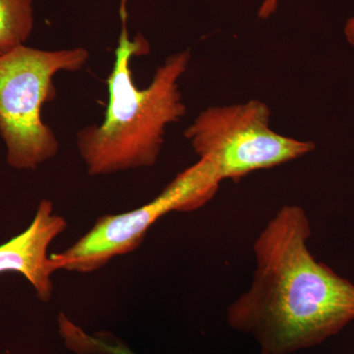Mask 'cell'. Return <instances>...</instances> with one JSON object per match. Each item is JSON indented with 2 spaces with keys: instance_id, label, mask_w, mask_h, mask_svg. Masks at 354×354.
<instances>
[{
  "instance_id": "cell-1",
  "label": "cell",
  "mask_w": 354,
  "mask_h": 354,
  "mask_svg": "<svg viewBox=\"0 0 354 354\" xmlns=\"http://www.w3.org/2000/svg\"><path fill=\"white\" fill-rule=\"evenodd\" d=\"M311 234L304 209L285 205L254 243L252 283L227 307V321L261 354L314 348L354 320V285L312 255Z\"/></svg>"
},
{
  "instance_id": "cell-2",
  "label": "cell",
  "mask_w": 354,
  "mask_h": 354,
  "mask_svg": "<svg viewBox=\"0 0 354 354\" xmlns=\"http://www.w3.org/2000/svg\"><path fill=\"white\" fill-rule=\"evenodd\" d=\"M127 1H121V32L108 78L104 120L76 134L79 155L92 176L153 167L162 152L167 127L186 113L178 81L190 64V50L169 55L156 70L148 87H137L130 62L147 55L150 44L141 34L130 39Z\"/></svg>"
},
{
  "instance_id": "cell-3",
  "label": "cell",
  "mask_w": 354,
  "mask_h": 354,
  "mask_svg": "<svg viewBox=\"0 0 354 354\" xmlns=\"http://www.w3.org/2000/svg\"><path fill=\"white\" fill-rule=\"evenodd\" d=\"M88 57L81 46L44 50L25 44L0 55V136L10 167L36 169L57 155L59 143L41 109L57 97L55 74L80 71Z\"/></svg>"
},
{
  "instance_id": "cell-4",
  "label": "cell",
  "mask_w": 354,
  "mask_h": 354,
  "mask_svg": "<svg viewBox=\"0 0 354 354\" xmlns=\"http://www.w3.org/2000/svg\"><path fill=\"white\" fill-rule=\"evenodd\" d=\"M184 136L200 158L209 160L225 179L241 178L286 164L315 149L312 142L279 134L271 128V109L251 100L205 109Z\"/></svg>"
},
{
  "instance_id": "cell-5",
  "label": "cell",
  "mask_w": 354,
  "mask_h": 354,
  "mask_svg": "<svg viewBox=\"0 0 354 354\" xmlns=\"http://www.w3.org/2000/svg\"><path fill=\"white\" fill-rule=\"evenodd\" d=\"M221 183L213 164L204 158L165 186L155 199L118 215L100 216L87 234L64 252L51 254L55 269L93 272L118 256L136 250L153 223L172 212H192L215 196Z\"/></svg>"
},
{
  "instance_id": "cell-6",
  "label": "cell",
  "mask_w": 354,
  "mask_h": 354,
  "mask_svg": "<svg viewBox=\"0 0 354 354\" xmlns=\"http://www.w3.org/2000/svg\"><path fill=\"white\" fill-rule=\"evenodd\" d=\"M66 227V220L55 213L53 203L41 200L30 227L0 245V274L20 272L34 286L39 300L50 301L53 291L51 274L57 269L48 256V247Z\"/></svg>"
},
{
  "instance_id": "cell-7",
  "label": "cell",
  "mask_w": 354,
  "mask_h": 354,
  "mask_svg": "<svg viewBox=\"0 0 354 354\" xmlns=\"http://www.w3.org/2000/svg\"><path fill=\"white\" fill-rule=\"evenodd\" d=\"M34 23L32 0H0V55L25 44Z\"/></svg>"
},
{
  "instance_id": "cell-8",
  "label": "cell",
  "mask_w": 354,
  "mask_h": 354,
  "mask_svg": "<svg viewBox=\"0 0 354 354\" xmlns=\"http://www.w3.org/2000/svg\"><path fill=\"white\" fill-rule=\"evenodd\" d=\"M95 354H135L124 344L111 341L104 335H99L95 339Z\"/></svg>"
},
{
  "instance_id": "cell-9",
  "label": "cell",
  "mask_w": 354,
  "mask_h": 354,
  "mask_svg": "<svg viewBox=\"0 0 354 354\" xmlns=\"http://www.w3.org/2000/svg\"><path fill=\"white\" fill-rule=\"evenodd\" d=\"M281 0H262L260 3L258 16L261 19H269L278 10Z\"/></svg>"
},
{
  "instance_id": "cell-10",
  "label": "cell",
  "mask_w": 354,
  "mask_h": 354,
  "mask_svg": "<svg viewBox=\"0 0 354 354\" xmlns=\"http://www.w3.org/2000/svg\"><path fill=\"white\" fill-rule=\"evenodd\" d=\"M344 35L349 44L354 46V15L349 18L344 27Z\"/></svg>"
}]
</instances>
